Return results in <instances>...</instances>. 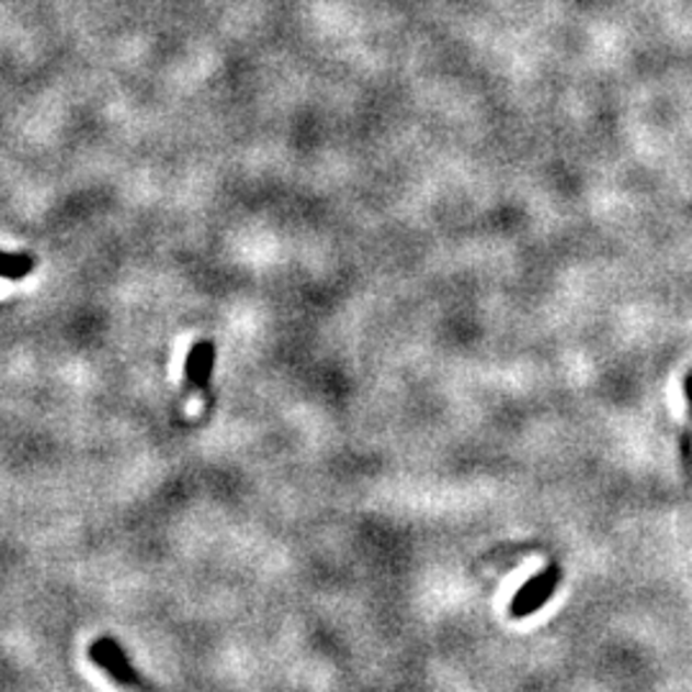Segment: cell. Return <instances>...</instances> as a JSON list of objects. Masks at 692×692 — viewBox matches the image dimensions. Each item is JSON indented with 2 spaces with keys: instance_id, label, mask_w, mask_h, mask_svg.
Returning a JSON list of instances; mask_svg holds the SVG:
<instances>
[{
  "instance_id": "cell-3",
  "label": "cell",
  "mask_w": 692,
  "mask_h": 692,
  "mask_svg": "<svg viewBox=\"0 0 692 692\" xmlns=\"http://www.w3.org/2000/svg\"><path fill=\"white\" fill-rule=\"evenodd\" d=\"M216 362V347L211 341H201L188 352L185 360V393L188 395H208V379Z\"/></svg>"
},
{
  "instance_id": "cell-5",
  "label": "cell",
  "mask_w": 692,
  "mask_h": 692,
  "mask_svg": "<svg viewBox=\"0 0 692 692\" xmlns=\"http://www.w3.org/2000/svg\"><path fill=\"white\" fill-rule=\"evenodd\" d=\"M684 395H688V402H690V408H692V372H690V375H684Z\"/></svg>"
},
{
  "instance_id": "cell-2",
  "label": "cell",
  "mask_w": 692,
  "mask_h": 692,
  "mask_svg": "<svg viewBox=\"0 0 692 692\" xmlns=\"http://www.w3.org/2000/svg\"><path fill=\"white\" fill-rule=\"evenodd\" d=\"M559 582H561V567L559 565L544 567L542 572L531 577V580L513 595L511 619L521 621V619H529V615H534L536 611H542V608L554 598Z\"/></svg>"
},
{
  "instance_id": "cell-4",
  "label": "cell",
  "mask_w": 692,
  "mask_h": 692,
  "mask_svg": "<svg viewBox=\"0 0 692 692\" xmlns=\"http://www.w3.org/2000/svg\"><path fill=\"white\" fill-rule=\"evenodd\" d=\"M34 268H36V260L32 254L0 252V277L21 280V277H26L29 272H34Z\"/></svg>"
},
{
  "instance_id": "cell-1",
  "label": "cell",
  "mask_w": 692,
  "mask_h": 692,
  "mask_svg": "<svg viewBox=\"0 0 692 692\" xmlns=\"http://www.w3.org/2000/svg\"><path fill=\"white\" fill-rule=\"evenodd\" d=\"M88 657H90V661H93L98 669H101L105 677H109L113 684H118L121 690H126V692H157L155 684L147 682L139 672H136V667L132 665V659L126 657L124 646H121L116 638L101 636V638H95V642H90Z\"/></svg>"
}]
</instances>
